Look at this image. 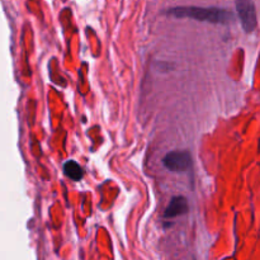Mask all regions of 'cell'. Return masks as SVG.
<instances>
[{
    "mask_svg": "<svg viewBox=\"0 0 260 260\" xmlns=\"http://www.w3.org/2000/svg\"><path fill=\"white\" fill-rule=\"evenodd\" d=\"M63 173L70 178L74 182H79V180L83 179L84 177V170L81 169L80 165L78 162H75L74 160H70V161H66L63 164Z\"/></svg>",
    "mask_w": 260,
    "mask_h": 260,
    "instance_id": "obj_5",
    "label": "cell"
},
{
    "mask_svg": "<svg viewBox=\"0 0 260 260\" xmlns=\"http://www.w3.org/2000/svg\"><path fill=\"white\" fill-rule=\"evenodd\" d=\"M239 18L241 20L244 30L248 33L253 32L256 27V12L255 7L251 2H238L236 3Z\"/></svg>",
    "mask_w": 260,
    "mask_h": 260,
    "instance_id": "obj_3",
    "label": "cell"
},
{
    "mask_svg": "<svg viewBox=\"0 0 260 260\" xmlns=\"http://www.w3.org/2000/svg\"><path fill=\"white\" fill-rule=\"evenodd\" d=\"M162 164L169 172L183 173L192 167V156L188 151L168 152L162 159Z\"/></svg>",
    "mask_w": 260,
    "mask_h": 260,
    "instance_id": "obj_2",
    "label": "cell"
},
{
    "mask_svg": "<svg viewBox=\"0 0 260 260\" xmlns=\"http://www.w3.org/2000/svg\"><path fill=\"white\" fill-rule=\"evenodd\" d=\"M188 212V201L182 196L173 197L164 212V220H173Z\"/></svg>",
    "mask_w": 260,
    "mask_h": 260,
    "instance_id": "obj_4",
    "label": "cell"
},
{
    "mask_svg": "<svg viewBox=\"0 0 260 260\" xmlns=\"http://www.w3.org/2000/svg\"><path fill=\"white\" fill-rule=\"evenodd\" d=\"M168 14L175 18H192L200 22L226 24L234 19L233 13L221 8H202V7H175L168 10Z\"/></svg>",
    "mask_w": 260,
    "mask_h": 260,
    "instance_id": "obj_1",
    "label": "cell"
}]
</instances>
